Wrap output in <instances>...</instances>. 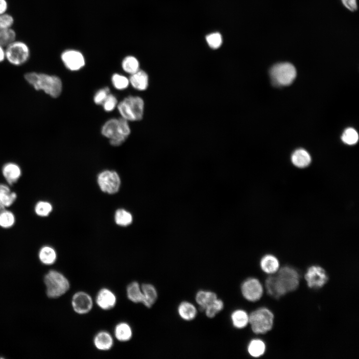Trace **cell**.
<instances>
[{"label":"cell","instance_id":"obj_1","mask_svg":"<svg viewBox=\"0 0 359 359\" xmlns=\"http://www.w3.org/2000/svg\"><path fill=\"white\" fill-rule=\"evenodd\" d=\"M275 275L270 276L265 282L268 294L276 298L295 291L299 285V275L293 268H280Z\"/></svg>","mask_w":359,"mask_h":359},{"label":"cell","instance_id":"obj_2","mask_svg":"<svg viewBox=\"0 0 359 359\" xmlns=\"http://www.w3.org/2000/svg\"><path fill=\"white\" fill-rule=\"evenodd\" d=\"M25 80L37 91H43L53 98L59 97L62 92L61 79L56 76L36 72L27 73Z\"/></svg>","mask_w":359,"mask_h":359},{"label":"cell","instance_id":"obj_3","mask_svg":"<svg viewBox=\"0 0 359 359\" xmlns=\"http://www.w3.org/2000/svg\"><path fill=\"white\" fill-rule=\"evenodd\" d=\"M101 132L110 140L111 145L119 146L126 140L130 133V129L128 121L124 119H112L105 123Z\"/></svg>","mask_w":359,"mask_h":359},{"label":"cell","instance_id":"obj_4","mask_svg":"<svg viewBox=\"0 0 359 359\" xmlns=\"http://www.w3.org/2000/svg\"><path fill=\"white\" fill-rule=\"evenodd\" d=\"M46 293L50 298H57L65 294L70 289L68 280L61 273L50 270L44 278Z\"/></svg>","mask_w":359,"mask_h":359},{"label":"cell","instance_id":"obj_5","mask_svg":"<svg viewBox=\"0 0 359 359\" xmlns=\"http://www.w3.org/2000/svg\"><path fill=\"white\" fill-rule=\"evenodd\" d=\"M144 103L138 96H129L118 105V109L122 118L127 121H140L144 115Z\"/></svg>","mask_w":359,"mask_h":359},{"label":"cell","instance_id":"obj_6","mask_svg":"<svg viewBox=\"0 0 359 359\" xmlns=\"http://www.w3.org/2000/svg\"><path fill=\"white\" fill-rule=\"evenodd\" d=\"M274 315L266 308L259 309L249 315V323L253 333L264 335L270 331L273 326Z\"/></svg>","mask_w":359,"mask_h":359},{"label":"cell","instance_id":"obj_7","mask_svg":"<svg viewBox=\"0 0 359 359\" xmlns=\"http://www.w3.org/2000/svg\"><path fill=\"white\" fill-rule=\"evenodd\" d=\"M271 79L275 86H287L292 84L296 76L294 66L289 63L274 65L269 72Z\"/></svg>","mask_w":359,"mask_h":359},{"label":"cell","instance_id":"obj_8","mask_svg":"<svg viewBox=\"0 0 359 359\" xmlns=\"http://www.w3.org/2000/svg\"><path fill=\"white\" fill-rule=\"evenodd\" d=\"M6 58L13 65L19 66L25 64L30 56V48L25 43L16 40L7 46Z\"/></svg>","mask_w":359,"mask_h":359},{"label":"cell","instance_id":"obj_9","mask_svg":"<svg viewBox=\"0 0 359 359\" xmlns=\"http://www.w3.org/2000/svg\"><path fill=\"white\" fill-rule=\"evenodd\" d=\"M97 182L101 191L109 194H116L120 190L121 181L115 171H105L98 176Z\"/></svg>","mask_w":359,"mask_h":359},{"label":"cell","instance_id":"obj_10","mask_svg":"<svg viewBox=\"0 0 359 359\" xmlns=\"http://www.w3.org/2000/svg\"><path fill=\"white\" fill-rule=\"evenodd\" d=\"M241 291L244 298L251 302L259 300L263 294V288L261 282L256 279L246 280L242 284Z\"/></svg>","mask_w":359,"mask_h":359},{"label":"cell","instance_id":"obj_11","mask_svg":"<svg viewBox=\"0 0 359 359\" xmlns=\"http://www.w3.org/2000/svg\"><path fill=\"white\" fill-rule=\"evenodd\" d=\"M305 278L309 287L315 289L323 287L328 281L325 270L322 267L315 265L308 269Z\"/></svg>","mask_w":359,"mask_h":359},{"label":"cell","instance_id":"obj_12","mask_svg":"<svg viewBox=\"0 0 359 359\" xmlns=\"http://www.w3.org/2000/svg\"><path fill=\"white\" fill-rule=\"evenodd\" d=\"M72 306L74 311L77 314H86L93 309V299L87 293L78 292L72 297Z\"/></svg>","mask_w":359,"mask_h":359},{"label":"cell","instance_id":"obj_13","mask_svg":"<svg viewBox=\"0 0 359 359\" xmlns=\"http://www.w3.org/2000/svg\"><path fill=\"white\" fill-rule=\"evenodd\" d=\"M61 58L66 67L71 71L79 70L85 65L84 56L76 50H66L63 53Z\"/></svg>","mask_w":359,"mask_h":359},{"label":"cell","instance_id":"obj_14","mask_svg":"<svg viewBox=\"0 0 359 359\" xmlns=\"http://www.w3.org/2000/svg\"><path fill=\"white\" fill-rule=\"evenodd\" d=\"M96 301L100 309L107 311L112 309L116 306L117 297L112 291L103 288L99 291Z\"/></svg>","mask_w":359,"mask_h":359},{"label":"cell","instance_id":"obj_15","mask_svg":"<svg viewBox=\"0 0 359 359\" xmlns=\"http://www.w3.org/2000/svg\"><path fill=\"white\" fill-rule=\"evenodd\" d=\"M17 199L16 192L12 191L8 185L0 184V210L12 206Z\"/></svg>","mask_w":359,"mask_h":359},{"label":"cell","instance_id":"obj_16","mask_svg":"<svg viewBox=\"0 0 359 359\" xmlns=\"http://www.w3.org/2000/svg\"><path fill=\"white\" fill-rule=\"evenodd\" d=\"M2 172L4 178L10 185L16 184L20 179L22 173L19 166L14 163L5 164Z\"/></svg>","mask_w":359,"mask_h":359},{"label":"cell","instance_id":"obj_17","mask_svg":"<svg viewBox=\"0 0 359 359\" xmlns=\"http://www.w3.org/2000/svg\"><path fill=\"white\" fill-rule=\"evenodd\" d=\"M260 265L263 272L270 275L275 274L280 268L279 260L271 255L264 256L261 260Z\"/></svg>","mask_w":359,"mask_h":359},{"label":"cell","instance_id":"obj_18","mask_svg":"<svg viewBox=\"0 0 359 359\" xmlns=\"http://www.w3.org/2000/svg\"><path fill=\"white\" fill-rule=\"evenodd\" d=\"M129 81L134 89L142 91L146 90L149 85L148 76L143 71L139 70L131 74Z\"/></svg>","mask_w":359,"mask_h":359},{"label":"cell","instance_id":"obj_19","mask_svg":"<svg viewBox=\"0 0 359 359\" xmlns=\"http://www.w3.org/2000/svg\"><path fill=\"white\" fill-rule=\"evenodd\" d=\"M96 347L101 351H108L114 345V340L111 335L105 331L98 333L94 339Z\"/></svg>","mask_w":359,"mask_h":359},{"label":"cell","instance_id":"obj_20","mask_svg":"<svg viewBox=\"0 0 359 359\" xmlns=\"http://www.w3.org/2000/svg\"><path fill=\"white\" fill-rule=\"evenodd\" d=\"M291 160L295 167L298 168H305L311 164V158L307 151L300 149L296 150L293 153Z\"/></svg>","mask_w":359,"mask_h":359},{"label":"cell","instance_id":"obj_21","mask_svg":"<svg viewBox=\"0 0 359 359\" xmlns=\"http://www.w3.org/2000/svg\"><path fill=\"white\" fill-rule=\"evenodd\" d=\"M144 295V305L147 308H151L156 302L158 294L155 287L150 284H144L142 286Z\"/></svg>","mask_w":359,"mask_h":359},{"label":"cell","instance_id":"obj_22","mask_svg":"<svg viewBox=\"0 0 359 359\" xmlns=\"http://www.w3.org/2000/svg\"><path fill=\"white\" fill-rule=\"evenodd\" d=\"M178 311L180 316L186 321L194 319L197 314V311L195 306L188 302L181 303Z\"/></svg>","mask_w":359,"mask_h":359},{"label":"cell","instance_id":"obj_23","mask_svg":"<svg viewBox=\"0 0 359 359\" xmlns=\"http://www.w3.org/2000/svg\"><path fill=\"white\" fill-rule=\"evenodd\" d=\"M215 293L211 291H200L196 296V300L201 311H205L206 308L217 299Z\"/></svg>","mask_w":359,"mask_h":359},{"label":"cell","instance_id":"obj_24","mask_svg":"<svg viewBox=\"0 0 359 359\" xmlns=\"http://www.w3.org/2000/svg\"><path fill=\"white\" fill-rule=\"evenodd\" d=\"M39 258L42 263L45 265H51L56 262L57 255L53 248L47 245L41 248Z\"/></svg>","mask_w":359,"mask_h":359},{"label":"cell","instance_id":"obj_25","mask_svg":"<svg viewBox=\"0 0 359 359\" xmlns=\"http://www.w3.org/2000/svg\"><path fill=\"white\" fill-rule=\"evenodd\" d=\"M127 294L128 299L135 303L143 304L144 295L139 283L133 282L127 288Z\"/></svg>","mask_w":359,"mask_h":359},{"label":"cell","instance_id":"obj_26","mask_svg":"<svg viewBox=\"0 0 359 359\" xmlns=\"http://www.w3.org/2000/svg\"><path fill=\"white\" fill-rule=\"evenodd\" d=\"M117 339L121 342H127L132 337V331L130 326L126 323L119 324L115 331Z\"/></svg>","mask_w":359,"mask_h":359},{"label":"cell","instance_id":"obj_27","mask_svg":"<svg viewBox=\"0 0 359 359\" xmlns=\"http://www.w3.org/2000/svg\"><path fill=\"white\" fill-rule=\"evenodd\" d=\"M233 326L238 329H242L249 323V315L243 310L235 311L231 315Z\"/></svg>","mask_w":359,"mask_h":359},{"label":"cell","instance_id":"obj_28","mask_svg":"<svg viewBox=\"0 0 359 359\" xmlns=\"http://www.w3.org/2000/svg\"><path fill=\"white\" fill-rule=\"evenodd\" d=\"M247 350L251 356L259 358L264 354L266 346L263 341L260 339H254L248 344Z\"/></svg>","mask_w":359,"mask_h":359},{"label":"cell","instance_id":"obj_29","mask_svg":"<svg viewBox=\"0 0 359 359\" xmlns=\"http://www.w3.org/2000/svg\"><path fill=\"white\" fill-rule=\"evenodd\" d=\"M16 223L14 214L7 209L0 210V227L9 229L14 226Z\"/></svg>","mask_w":359,"mask_h":359},{"label":"cell","instance_id":"obj_30","mask_svg":"<svg viewBox=\"0 0 359 359\" xmlns=\"http://www.w3.org/2000/svg\"><path fill=\"white\" fill-rule=\"evenodd\" d=\"M116 223L122 227H127L132 223V215L124 209H120L116 212L115 215Z\"/></svg>","mask_w":359,"mask_h":359},{"label":"cell","instance_id":"obj_31","mask_svg":"<svg viewBox=\"0 0 359 359\" xmlns=\"http://www.w3.org/2000/svg\"><path fill=\"white\" fill-rule=\"evenodd\" d=\"M16 38V33L12 28L8 29L0 28V45L7 47L15 41Z\"/></svg>","mask_w":359,"mask_h":359},{"label":"cell","instance_id":"obj_32","mask_svg":"<svg viewBox=\"0 0 359 359\" xmlns=\"http://www.w3.org/2000/svg\"><path fill=\"white\" fill-rule=\"evenodd\" d=\"M224 308V305L223 301L217 298L206 308L205 311L208 317L213 318L222 311Z\"/></svg>","mask_w":359,"mask_h":359},{"label":"cell","instance_id":"obj_33","mask_svg":"<svg viewBox=\"0 0 359 359\" xmlns=\"http://www.w3.org/2000/svg\"><path fill=\"white\" fill-rule=\"evenodd\" d=\"M122 68L127 73L132 74L139 71L140 63L135 57L129 56L123 61Z\"/></svg>","mask_w":359,"mask_h":359},{"label":"cell","instance_id":"obj_34","mask_svg":"<svg viewBox=\"0 0 359 359\" xmlns=\"http://www.w3.org/2000/svg\"><path fill=\"white\" fill-rule=\"evenodd\" d=\"M34 210L38 216L45 217L48 216L52 212L53 207L48 202L40 201L36 203Z\"/></svg>","mask_w":359,"mask_h":359},{"label":"cell","instance_id":"obj_35","mask_svg":"<svg viewBox=\"0 0 359 359\" xmlns=\"http://www.w3.org/2000/svg\"><path fill=\"white\" fill-rule=\"evenodd\" d=\"M359 135L357 131L353 128L347 129L342 136V140L348 145L355 144L358 141Z\"/></svg>","mask_w":359,"mask_h":359},{"label":"cell","instance_id":"obj_36","mask_svg":"<svg viewBox=\"0 0 359 359\" xmlns=\"http://www.w3.org/2000/svg\"><path fill=\"white\" fill-rule=\"evenodd\" d=\"M112 82L114 87L119 90L126 89L129 84V80L127 77L119 74L113 75Z\"/></svg>","mask_w":359,"mask_h":359},{"label":"cell","instance_id":"obj_37","mask_svg":"<svg viewBox=\"0 0 359 359\" xmlns=\"http://www.w3.org/2000/svg\"><path fill=\"white\" fill-rule=\"evenodd\" d=\"M207 42L209 46L213 48H217L222 44V37L218 33L211 34L206 37Z\"/></svg>","mask_w":359,"mask_h":359},{"label":"cell","instance_id":"obj_38","mask_svg":"<svg viewBox=\"0 0 359 359\" xmlns=\"http://www.w3.org/2000/svg\"><path fill=\"white\" fill-rule=\"evenodd\" d=\"M14 23V18L11 15L5 13L0 15V28L3 29L12 28Z\"/></svg>","mask_w":359,"mask_h":359},{"label":"cell","instance_id":"obj_39","mask_svg":"<svg viewBox=\"0 0 359 359\" xmlns=\"http://www.w3.org/2000/svg\"><path fill=\"white\" fill-rule=\"evenodd\" d=\"M118 103V100L116 97L112 95L109 94L104 100L102 105L106 112H110L116 108Z\"/></svg>","mask_w":359,"mask_h":359},{"label":"cell","instance_id":"obj_40","mask_svg":"<svg viewBox=\"0 0 359 359\" xmlns=\"http://www.w3.org/2000/svg\"><path fill=\"white\" fill-rule=\"evenodd\" d=\"M110 90L108 88H105L99 91L95 95L94 101L96 104H102L109 94Z\"/></svg>","mask_w":359,"mask_h":359},{"label":"cell","instance_id":"obj_41","mask_svg":"<svg viewBox=\"0 0 359 359\" xmlns=\"http://www.w3.org/2000/svg\"><path fill=\"white\" fill-rule=\"evenodd\" d=\"M341 1L344 6L350 11L354 12L357 10V0H341Z\"/></svg>","mask_w":359,"mask_h":359},{"label":"cell","instance_id":"obj_42","mask_svg":"<svg viewBox=\"0 0 359 359\" xmlns=\"http://www.w3.org/2000/svg\"><path fill=\"white\" fill-rule=\"evenodd\" d=\"M8 8V4L6 0H0V15L6 13Z\"/></svg>","mask_w":359,"mask_h":359},{"label":"cell","instance_id":"obj_43","mask_svg":"<svg viewBox=\"0 0 359 359\" xmlns=\"http://www.w3.org/2000/svg\"><path fill=\"white\" fill-rule=\"evenodd\" d=\"M5 58V49L4 48V47L0 45V63L2 62Z\"/></svg>","mask_w":359,"mask_h":359}]
</instances>
